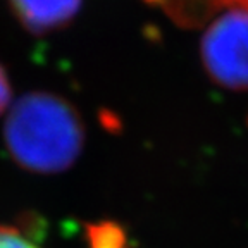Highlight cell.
<instances>
[{"mask_svg": "<svg viewBox=\"0 0 248 248\" xmlns=\"http://www.w3.org/2000/svg\"><path fill=\"white\" fill-rule=\"evenodd\" d=\"M4 145L21 169L35 174L67 170L81 155L85 126L71 102L48 92H31L9 108Z\"/></svg>", "mask_w": 248, "mask_h": 248, "instance_id": "cell-1", "label": "cell"}, {"mask_svg": "<svg viewBox=\"0 0 248 248\" xmlns=\"http://www.w3.org/2000/svg\"><path fill=\"white\" fill-rule=\"evenodd\" d=\"M200 55L212 81L229 90H248V9L219 16L202 36Z\"/></svg>", "mask_w": 248, "mask_h": 248, "instance_id": "cell-2", "label": "cell"}, {"mask_svg": "<svg viewBox=\"0 0 248 248\" xmlns=\"http://www.w3.org/2000/svg\"><path fill=\"white\" fill-rule=\"evenodd\" d=\"M14 17L33 35H46L67 26L83 0H7Z\"/></svg>", "mask_w": 248, "mask_h": 248, "instance_id": "cell-3", "label": "cell"}, {"mask_svg": "<svg viewBox=\"0 0 248 248\" xmlns=\"http://www.w3.org/2000/svg\"><path fill=\"white\" fill-rule=\"evenodd\" d=\"M0 248H40L26 232L14 226H0Z\"/></svg>", "mask_w": 248, "mask_h": 248, "instance_id": "cell-4", "label": "cell"}, {"mask_svg": "<svg viewBox=\"0 0 248 248\" xmlns=\"http://www.w3.org/2000/svg\"><path fill=\"white\" fill-rule=\"evenodd\" d=\"M11 100H12L11 81H9V76L5 73L4 66L0 64V116L7 110V107L11 105Z\"/></svg>", "mask_w": 248, "mask_h": 248, "instance_id": "cell-5", "label": "cell"}]
</instances>
